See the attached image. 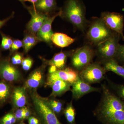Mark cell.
Instances as JSON below:
<instances>
[{
    "instance_id": "obj_24",
    "label": "cell",
    "mask_w": 124,
    "mask_h": 124,
    "mask_svg": "<svg viewBox=\"0 0 124 124\" xmlns=\"http://www.w3.org/2000/svg\"><path fill=\"white\" fill-rule=\"evenodd\" d=\"M38 39L35 35H29L26 36L23 40V46L26 53L28 51L37 43Z\"/></svg>"
},
{
    "instance_id": "obj_1",
    "label": "cell",
    "mask_w": 124,
    "mask_h": 124,
    "mask_svg": "<svg viewBox=\"0 0 124 124\" xmlns=\"http://www.w3.org/2000/svg\"><path fill=\"white\" fill-rule=\"evenodd\" d=\"M101 96L94 113L103 124H124V101L101 84Z\"/></svg>"
},
{
    "instance_id": "obj_28",
    "label": "cell",
    "mask_w": 124,
    "mask_h": 124,
    "mask_svg": "<svg viewBox=\"0 0 124 124\" xmlns=\"http://www.w3.org/2000/svg\"><path fill=\"white\" fill-rule=\"evenodd\" d=\"M13 41L11 38L7 37L2 36L1 46L2 48L5 50H8L11 48Z\"/></svg>"
},
{
    "instance_id": "obj_27",
    "label": "cell",
    "mask_w": 124,
    "mask_h": 124,
    "mask_svg": "<svg viewBox=\"0 0 124 124\" xmlns=\"http://www.w3.org/2000/svg\"><path fill=\"white\" fill-rule=\"evenodd\" d=\"M16 120L14 114L8 113L0 119V124H14Z\"/></svg>"
},
{
    "instance_id": "obj_20",
    "label": "cell",
    "mask_w": 124,
    "mask_h": 124,
    "mask_svg": "<svg viewBox=\"0 0 124 124\" xmlns=\"http://www.w3.org/2000/svg\"><path fill=\"white\" fill-rule=\"evenodd\" d=\"M102 65L107 72H112L124 79V67L119 64L114 59L104 62Z\"/></svg>"
},
{
    "instance_id": "obj_8",
    "label": "cell",
    "mask_w": 124,
    "mask_h": 124,
    "mask_svg": "<svg viewBox=\"0 0 124 124\" xmlns=\"http://www.w3.org/2000/svg\"><path fill=\"white\" fill-rule=\"evenodd\" d=\"M100 18L109 29L119 34L121 38L124 40V18L122 14L105 11L101 14Z\"/></svg>"
},
{
    "instance_id": "obj_13",
    "label": "cell",
    "mask_w": 124,
    "mask_h": 124,
    "mask_svg": "<svg viewBox=\"0 0 124 124\" xmlns=\"http://www.w3.org/2000/svg\"><path fill=\"white\" fill-rule=\"evenodd\" d=\"M62 11H59L51 17L48 16L44 22L37 33V37L39 41H45L47 43L51 42V38L53 34L52 29V24L54 19L57 16H61Z\"/></svg>"
},
{
    "instance_id": "obj_39",
    "label": "cell",
    "mask_w": 124,
    "mask_h": 124,
    "mask_svg": "<svg viewBox=\"0 0 124 124\" xmlns=\"http://www.w3.org/2000/svg\"><path fill=\"white\" fill-rule=\"evenodd\" d=\"M24 124V123H22V124Z\"/></svg>"
},
{
    "instance_id": "obj_23",
    "label": "cell",
    "mask_w": 124,
    "mask_h": 124,
    "mask_svg": "<svg viewBox=\"0 0 124 124\" xmlns=\"http://www.w3.org/2000/svg\"><path fill=\"white\" fill-rule=\"evenodd\" d=\"M65 117L70 124H75V109L73 107L72 101L67 104L64 110Z\"/></svg>"
},
{
    "instance_id": "obj_33",
    "label": "cell",
    "mask_w": 124,
    "mask_h": 124,
    "mask_svg": "<svg viewBox=\"0 0 124 124\" xmlns=\"http://www.w3.org/2000/svg\"><path fill=\"white\" fill-rule=\"evenodd\" d=\"M28 119L29 124H40L39 120L34 116H30Z\"/></svg>"
},
{
    "instance_id": "obj_25",
    "label": "cell",
    "mask_w": 124,
    "mask_h": 124,
    "mask_svg": "<svg viewBox=\"0 0 124 124\" xmlns=\"http://www.w3.org/2000/svg\"><path fill=\"white\" fill-rule=\"evenodd\" d=\"M48 103L52 111L56 115H59L63 110V102L55 99H47Z\"/></svg>"
},
{
    "instance_id": "obj_15",
    "label": "cell",
    "mask_w": 124,
    "mask_h": 124,
    "mask_svg": "<svg viewBox=\"0 0 124 124\" xmlns=\"http://www.w3.org/2000/svg\"><path fill=\"white\" fill-rule=\"evenodd\" d=\"M74 50L69 51H63L56 54L51 60L47 61V64L50 66H54L58 70L66 68L68 58L73 53Z\"/></svg>"
},
{
    "instance_id": "obj_18",
    "label": "cell",
    "mask_w": 124,
    "mask_h": 124,
    "mask_svg": "<svg viewBox=\"0 0 124 124\" xmlns=\"http://www.w3.org/2000/svg\"><path fill=\"white\" fill-rule=\"evenodd\" d=\"M33 7L38 12L46 14L57 8L56 0H39L33 4Z\"/></svg>"
},
{
    "instance_id": "obj_37",
    "label": "cell",
    "mask_w": 124,
    "mask_h": 124,
    "mask_svg": "<svg viewBox=\"0 0 124 124\" xmlns=\"http://www.w3.org/2000/svg\"><path fill=\"white\" fill-rule=\"evenodd\" d=\"M39 0H22V2L24 1H29V2H31L33 4H35L36 2H37Z\"/></svg>"
},
{
    "instance_id": "obj_16",
    "label": "cell",
    "mask_w": 124,
    "mask_h": 124,
    "mask_svg": "<svg viewBox=\"0 0 124 124\" xmlns=\"http://www.w3.org/2000/svg\"><path fill=\"white\" fill-rule=\"evenodd\" d=\"M26 88L25 86L16 87L12 93V100L14 106L17 108L25 106L27 103Z\"/></svg>"
},
{
    "instance_id": "obj_12",
    "label": "cell",
    "mask_w": 124,
    "mask_h": 124,
    "mask_svg": "<svg viewBox=\"0 0 124 124\" xmlns=\"http://www.w3.org/2000/svg\"><path fill=\"white\" fill-rule=\"evenodd\" d=\"M31 17L27 26V29L31 34H37L45 20L48 17L47 14L38 12L34 7L27 8Z\"/></svg>"
},
{
    "instance_id": "obj_14",
    "label": "cell",
    "mask_w": 124,
    "mask_h": 124,
    "mask_svg": "<svg viewBox=\"0 0 124 124\" xmlns=\"http://www.w3.org/2000/svg\"><path fill=\"white\" fill-rule=\"evenodd\" d=\"M44 72L41 68L33 71L28 78L24 86L26 88L35 89L44 84Z\"/></svg>"
},
{
    "instance_id": "obj_4",
    "label": "cell",
    "mask_w": 124,
    "mask_h": 124,
    "mask_svg": "<svg viewBox=\"0 0 124 124\" xmlns=\"http://www.w3.org/2000/svg\"><path fill=\"white\" fill-rule=\"evenodd\" d=\"M120 36L116 33L97 45L95 55L100 64L114 59L117 52Z\"/></svg>"
},
{
    "instance_id": "obj_5",
    "label": "cell",
    "mask_w": 124,
    "mask_h": 124,
    "mask_svg": "<svg viewBox=\"0 0 124 124\" xmlns=\"http://www.w3.org/2000/svg\"><path fill=\"white\" fill-rule=\"evenodd\" d=\"M115 33L107 26L101 18H97L90 25L86 37L91 44L97 45Z\"/></svg>"
},
{
    "instance_id": "obj_3",
    "label": "cell",
    "mask_w": 124,
    "mask_h": 124,
    "mask_svg": "<svg viewBox=\"0 0 124 124\" xmlns=\"http://www.w3.org/2000/svg\"><path fill=\"white\" fill-rule=\"evenodd\" d=\"M31 96L36 112L43 124H62L49 106L47 99L41 97L35 89L31 91Z\"/></svg>"
},
{
    "instance_id": "obj_19",
    "label": "cell",
    "mask_w": 124,
    "mask_h": 124,
    "mask_svg": "<svg viewBox=\"0 0 124 124\" xmlns=\"http://www.w3.org/2000/svg\"><path fill=\"white\" fill-rule=\"evenodd\" d=\"M51 41L56 46L64 48L72 44L75 39L64 33L56 32L53 33L51 37Z\"/></svg>"
},
{
    "instance_id": "obj_17",
    "label": "cell",
    "mask_w": 124,
    "mask_h": 124,
    "mask_svg": "<svg viewBox=\"0 0 124 124\" xmlns=\"http://www.w3.org/2000/svg\"><path fill=\"white\" fill-rule=\"evenodd\" d=\"M71 85L72 84L69 82L62 80H56L49 85L52 89L50 96L55 97L62 95L70 90Z\"/></svg>"
},
{
    "instance_id": "obj_32",
    "label": "cell",
    "mask_w": 124,
    "mask_h": 124,
    "mask_svg": "<svg viewBox=\"0 0 124 124\" xmlns=\"http://www.w3.org/2000/svg\"><path fill=\"white\" fill-rule=\"evenodd\" d=\"M22 46H23V41L19 40H16L13 41L11 48L12 51H15Z\"/></svg>"
},
{
    "instance_id": "obj_35",
    "label": "cell",
    "mask_w": 124,
    "mask_h": 124,
    "mask_svg": "<svg viewBox=\"0 0 124 124\" xmlns=\"http://www.w3.org/2000/svg\"><path fill=\"white\" fill-rule=\"evenodd\" d=\"M58 69H57L56 67L54 66H50L49 69V73H53L55 71Z\"/></svg>"
},
{
    "instance_id": "obj_30",
    "label": "cell",
    "mask_w": 124,
    "mask_h": 124,
    "mask_svg": "<svg viewBox=\"0 0 124 124\" xmlns=\"http://www.w3.org/2000/svg\"><path fill=\"white\" fill-rule=\"evenodd\" d=\"M25 107H26L25 106L21 108H18V109L16 111L15 113L14 114L16 120H23V115H24Z\"/></svg>"
},
{
    "instance_id": "obj_21",
    "label": "cell",
    "mask_w": 124,
    "mask_h": 124,
    "mask_svg": "<svg viewBox=\"0 0 124 124\" xmlns=\"http://www.w3.org/2000/svg\"><path fill=\"white\" fill-rule=\"evenodd\" d=\"M105 79L107 82L108 87L111 88L114 93L118 97L124 101V84H116L107 77H106Z\"/></svg>"
},
{
    "instance_id": "obj_38",
    "label": "cell",
    "mask_w": 124,
    "mask_h": 124,
    "mask_svg": "<svg viewBox=\"0 0 124 124\" xmlns=\"http://www.w3.org/2000/svg\"><path fill=\"white\" fill-rule=\"evenodd\" d=\"M18 0L20 1L21 2H22V0Z\"/></svg>"
},
{
    "instance_id": "obj_9",
    "label": "cell",
    "mask_w": 124,
    "mask_h": 124,
    "mask_svg": "<svg viewBox=\"0 0 124 124\" xmlns=\"http://www.w3.org/2000/svg\"><path fill=\"white\" fill-rule=\"evenodd\" d=\"M79 77V72L72 68L67 67L62 70H57L51 73H49L46 85L49 86L54 81L61 80L72 84L76 81Z\"/></svg>"
},
{
    "instance_id": "obj_10",
    "label": "cell",
    "mask_w": 124,
    "mask_h": 124,
    "mask_svg": "<svg viewBox=\"0 0 124 124\" xmlns=\"http://www.w3.org/2000/svg\"><path fill=\"white\" fill-rule=\"evenodd\" d=\"M71 91L73 99L78 100L86 94L93 92H101V88H96L91 86L84 82L79 77L76 81L72 84Z\"/></svg>"
},
{
    "instance_id": "obj_6",
    "label": "cell",
    "mask_w": 124,
    "mask_h": 124,
    "mask_svg": "<svg viewBox=\"0 0 124 124\" xmlns=\"http://www.w3.org/2000/svg\"><path fill=\"white\" fill-rule=\"evenodd\" d=\"M95 52L93 48L85 45L74 50L71 55V63L73 69L80 72L93 62Z\"/></svg>"
},
{
    "instance_id": "obj_2",
    "label": "cell",
    "mask_w": 124,
    "mask_h": 124,
    "mask_svg": "<svg viewBox=\"0 0 124 124\" xmlns=\"http://www.w3.org/2000/svg\"><path fill=\"white\" fill-rule=\"evenodd\" d=\"M61 11V16L80 31L85 30L88 22L85 18V7L81 0H67Z\"/></svg>"
},
{
    "instance_id": "obj_34",
    "label": "cell",
    "mask_w": 124,
    "mask_h": 124,
    "mask_svg": "<svg viewBox=\"0 0 124 124\" xmlns=\"http://www.w3.org/2000/svg\"><path fill=\"white\" fill-rule=\"evenodd\" d=\"M31 114L30 111L28 108H27L26 107L25 110H24V115H23V119H28L30 116Z\"/></svg>"
},
{
    "instance_id": "obj_26",
    "label": "cell",
    "mask_w": 124,
    "mask_h": 124,
    "mask_svg": "<svg viewBox=\"0 0 124 124\" xmlns=\"http://www.w3.org/2000/svg\"><path fill=\"white\" fill-rule=\"evenodd\" d=\"M114 59L119 64L124 67V45H119Z\"/></svg>"
},
{
    "instance_id": "obj_11",
    "label": "cell",
    "mask_w": 124,
    "mask_h": 124,
    "mask_svg": "<svg viewBox=\"0 0 124 124\" xmlns=\"http://www.w3.org/2000/svg\"><path fill=\"white\" fill-rule=\"evenodd\" d=\"M0 77L9 82L19 81L22 76L19 71L7 61L0 63Z\"/></svg>"
},
{
    "instance_id": "obj_36",
    "label": "cell",
    "mask_w": 124,
    "mask_h": 124,
    "mask_svg": "<svg viewBox=\"0 0 124 124\" xmlns=\"http://www.w3.org/2000/svg\"><path fill=\"white\" fill-rule=\"evenodd\" d=\"M12 16H10V17H9L7 18L6 19H5V20H0V28L1 27L4 25V24L7 21H8V20L11 18V17H12Z\"/></svg>"
},
{
    "instance_id": "obj_7",
    "label": "cell",
    "mask_w": 124,
    "mask_h": 124,
    "mask_svg": "<svg viewBox=\"0 0 124 124\" xmlns=\"http://www.w3.org/2000/svg\"><path fill=\"white\" fill-rule=\"evenodd\" d=\"M106 72L102 65L96 62L88 64L79 72V77L84 82L91 85L105 79Z\"/></svg>"
},
{
    "instance_id": "obj_31",
    "label": "cell",
    "mask_w": 124,
    "mask_h": 124,
    "mask_svg": "<svg viewBox=\"0 0 124 124\" xmlns=\"http://www.w3.org/2000/svg\"><path fill=\"white\" fill-rule=\"evenodd\" d=\"M23 60L22 55L18 54H16L14 55L11 58V62L12 64L14 65H19L22 64Z\"/></svg>"
},
{
    "instance_id": "obj_22",
    "label": "cell",
    "mask_w": 124,
    "mask_h": 124,
    "mask_svg": "<svg viewBox=\"0 0 124 124\" xmlns=\"http://www.w3.org/2000/svg\"><path fill=\"white\" fill-rule=\"evenodd\" d=\"M11 89L7 83L0 81V103H4L10 96Z\"/></svg>"
},
{
    "instance_id": "obj_29",
    "label": "cell",
    "mask_w": 124,
    "mask_h": 124,
    "mask_svg": "<svg viewBox=\"0 0 124 124\" xmlns=\"http://www.w3.org/2000/svg\"><path fill=\"white\" fill-rule=\"evenodd\" d=\"M33 64V60L30 58H27L23 60L22 64L23 69L25 71L30 70Z\"/></svg>"
}]
</instances>
